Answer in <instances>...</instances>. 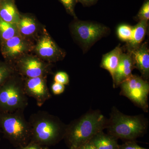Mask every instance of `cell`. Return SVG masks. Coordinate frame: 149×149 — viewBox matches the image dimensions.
<instances>
[{
    "mask_svg": "<svg viewBox=\"0 0 149 149\" xmlns=\"http://www.w3.org/2000/svg\"><path fill=\"white\" fill-rule=\"evenodd\" d=\"M132 56L135 68L141 72L144 80H147L149 77V50L148 43L141 44L139 47L128 52Z\"/></svg>",
    "mask_w": 149,
    "mask_h": 149,
    "instance_id": "13",
    "label": "cell"
},
{
    "mask_svg": "<svg viewBox=\"0 0 149 149\" xmlns=\"http://www.w3.org/2000/svg\"><path fill=\"white\" fill-rule=\"evenodd\" d=\"M16 25L20 36L35 43L45 27L34 15L29 13H20V18Z\"/></svg>",
    "mask_w": 149,
    "mask_h": 149,
    "instance_id": "12",
    "label": "cell"
},
{
    "mask_svg": "<svg viewBox=\"0 0 149 149\" xmlns=\"http://www.w3.org/2000/svg\"><path fill=\"white\" fill-rule=\"evenodd\" d=\"M47 77L24 78L25 94L27 96L35 99L39 107H42L52 97L47 84Z\"/></svg>",
    "mask_w": 149,
    "mask_h": 149,
    "instance_id": "11",
    "label": "cell"
},
{
    "mask_svg": "<svg viewBox=\"0 0 149 149\" xmlns=\"http://www.w3.org/2000/svg\"><path fill=\"white\" fill-rule=\"evenodd\" d=\"M28 104L24 78L17 72L0 87V113L24 110Z\"/></svg>",
    "mask_w": 149,
    "mask_h": 149,
    "instance_id": "5",
    "label": "cell"
},
{
    "mask_svg": "<svg viewBox=\"0 0 149 149\" xmlns=\"http://www.w3.org/2000/svg\"><path fill=\"white\" fill-rule=\"evenodd\" d=\"M18 34L16 24L9 23L0 18V43Z\"/></svg>",
    "mask_w": 149,
    "mask_h": 149,
    "instance_id": "19",
    "label": "cell"
},
{
    "mask_svg": "<svg viewBox=\"0 0 149 149\" xmlns=\"http://www.w3.org/2000/svg\"><path fill=\"white\" fill-rule=\"evenodd\" d=\"M119 149H148L143 148L138 145L134 141H127L119 145Z\"/></svg>",
    "mask_w": 149,
    "mask_h": 149,
    "instance_id": "25",
    "label": "cell"
},
{
    "mask_svg": "<svg viewBox=\"0 0 149 149\" xmlns=\"http://www.w3.org/2000/svg\"><path fill=\"white\" fill-rule=\"evenodd\" d=\"M137 21H148L149 19V0H145L138 14L135 17Z\"/></svg>",
    "mask_w": 149,
    "mask_h": 149,
    "instance_id": "22",
    "label": "cell"
},
{
    "mask_svg": "<svg viewBox=\"0 0 149 149\" xmlns=\"http://www.w3.org/2000/svg\"><path fill=\"white\" fill-rule=\"evenodd\" d=\"M148 21H140L136 25L133 27L132 37L126 45L127 52L135 49L142 44L146 34Z\"/></svg>",
    "mask_w": 149,
    "mask_h": 149,
    "instance_id": "17",
    "label": "cell"
},
{
    "mask_svg": "<svg viewBox=\"0 0 149 149\" xmlns=\"http://www.w3.org/2000/svg\"><path fill=\"white\" fill-rule=\"evenodd\" d=\"M24 110L0 113V128L5 138L15 148L26 146L31 140L30 126L24 116Z\"/></svg>",
    "mask_w": 149,
    "mask_h": 149,
    "instance_id": "4",
    "label": "cell"
},
{
    "mask_svg": "<svg viewBox=\"0 0 149 149\" xmlns=\"http://www.w3.org/2000/svg\"><path fill=\"white\" fill-rule=\"evenodd\" d=\"M20 17L15 0H3L0 4V18L9 23L16 24Z\"/></svg>",
    "mask_w": 149,
    "mask_h": 149,
    "instance_id": "16",
    "label": "cell"
},
{
    "mask_svg": "<svg viewBox=\"0 0 149 149\" xmlns=\"http://www.w3.org/2000/svg\"><path fill=\"white\" fill-rule=\"evenodd\" d=\"M123 53L122 48L119 45L113 50L103 56L100 67L109 72L113 81Z\"/></svg>",
    "mask_w": 149,
    "mask_h": 149,
    "instance_id": "15",
    "label": "cell"
},
{
    "mask_svg": "<svg viewBox=\"0 0 149 149\" xmlns=\"http://www.w3.org/2000/svg\"><path fill=\"white\" fill-rule=\"evenodd\" d=\"M65 86L60 83L54 82L52 86V90L54 94L55 95H60L64 92Z\"/></svg>",
    "mask_w": 149,
    "mask_h": 149,
    "instance_id": "26",
    "label": "cell"
},
{
    "mask_svg": "<svg viewBox=\"0 0 149 149\" xmlns=\"http://www.w3.org/2000/svg\"><path fill=\"white\" fill-rule=\"evenodd\" d=\"M32 53L50 63L62 60L66 56L65 51L58 45L45 27L35 42Z\"/></svg>",
    "mask_w": 149,
    "mask_h": 149,
    "instance_id": "9",
    "label": "cell"
},
{
    "mask_svg": "<svg viewBox=\"0 0 149 149\" xmlns=\"http://www.w3.org/2000/svg\"><path fill=\"white\" fill-rule=\"evenodd\" d=\"M77 149H98L91 142L89 141Z\"/></svg>",
    "mask_w": 149,
    "mask_h": 149,
    "instance_id": "29",
    "label": "cell"
},
{
    "mask_svg": "<svg viewBox=\"0 0 149 149\" xmlns=\"http://www.w3.org/2000/svg\"><path fill=\"white\" fill-rule=\"evenodd\" d=\"M42 149H48L47 147H45V148H43Z\"/></svg>",
    "mask_w": 149,
    "mask_h": 149,
    "instance_id": "30",
    "label": "cell"
},
{
    "mask_svg": "<svg viewBox=\"0 0 149 149\" xmlns=\"http://www.w3.org/2000/svg\"><path fill=\"white\" fill-rule=\"evenodd\" d=\"M135 65L131 54L128 52L127 53H123L115 73L114 80L113 81V88L119 87L120 84L132 74Z\"/></svg>",
    "mask_w": 149,
    "mask_h": 149,
    "instance_id": "14",
    "label": "cell"
},
{
    "mask_svg": "<svg viewBox=\"0 0 149 149\" xmlns=\"http://www.w3.org/2000/svg\"><path fill=\"white\" fill-rule=\"evenodd\" d=\"M148 127V120L144 116L126 115L113 107L106 128L108 134L116 139L131 141L143 136Z\"/></svg>",
    "mask_w": 149,
    "mask_h": 149,
    "instance_id": "3",
    "label": "cell"
},
{
    "mask_svg": "<svg viewBox=\"0 0 149 149\" xmlns=\"http://www.w3.org/2000/svg\"><path fill=\"white\" fill-rule=\"evenodd\" d=\"M42 148L43 147L39 144L30 142L26 146L17 147L15 149H42Z\"/></svg>",
    "mask_w": 149,
    "mask_h": 149,
    "instance_id": "27",
    "label": "cell"
},
{
    "mask_svg": "<svg viewBox=\"0 0 149 149\" xmlns=\"http://www.w3.org/2000/svg\"><path fill=\"white\" fill-rule=\"evenodd\" d=\"M107 119L98 110L91 111L66 125L64 138L69 149H77L106 128Z\"/></svg>",
    "mask_w": 149,
    "mask_h": 149,
    "instance_id": "1",
    "label": "cell"
},
{
    "mask_svg": "<svg viewBox=\"0 0 149 149\" xmlns=\"http://www.w3.org/2000/svg\"><path fill=\"white\" fill-rule=\"evenodd\" d=\"M62 4L68 14L77 19L76 14L74 12V8L77 3V0H58Z\"/></svg>",
    "mask_w": 149,
    "mask_h": 149,
    "instance_id": "23",
    "label": "cell"
},
{
    "mask_svg": "<svg viewBox=\"0 0 149 149\" xmlns=\"http://www.w3.org/2000/svg\"><path fill=\"white\" fill-rule=\"evenodd\" d=\"M91 141L98 149H119L117 139L103 131L96 134Z\"/></svg>",
    "mask_w": 149,
    "mask_h": 149,
    "instance_id": "18",
    "label": "cell"
},
{
    "mask_svg": "<svg viewBox=\"0 0 149 149\" xmlns=\"http://www.w3.org/2000/svg\"><path fill=\"white\" fill-rule=\"evenodd\" d=\"M31 140L43 146H54L64 138L66 125L58 117L40 111L30 116L28 120Z\"/></svg>",
    "mask_w": 149,
    "mask_h": 149,
    "instance_id": "2",
    "label": "cell"
},
{
    "mask_svg": "<svg viewBox=\"0 0 149 149\" xmlns=\"http://www.w3.org/2000/svg\"><path fill=\"white\" fill-rule=\"evenodd\" d=\"M77 3H80L84 7H90L95 5L98 0H77Z\"/></svg>",
    "mask_w": 149,
    "mask_h": 149,
    "instance_id": "28",
    "label": "cell"
},
{
    "mask_svg": "<svg viewBox=\"0 0 149 149\" xmlns=\"http://www.w3.org/2000/svg\"><path fill=\"white\" fill-rule=\"evenodd\" d=\"M70 30L74 40L84 52L88 51L99 40L110 32L109 27L94 22L74 19L70 23Z\"/></svg>",
    "mask_w": 149,
    "mask_h": 149,
    "instance_id": "6",
    "label": "cell"
},
{
    "mask_svg": "<svg viewBox=\"0 0 149 149\" xmlns=\"http://www.w3.org/2000/svg\"><path fill=\"white\" fill-rule=\"evenodd\" d=\"M3 1V0H0V4H1V3Z\"/></svg>",
    "mask_w": 149,
    "mask_h": 149,
    "instance_id": "31",
    "label": "cell"
},
{
    "mask_svg": "<svg viewBox=\"0 0 149 149\" xmlns=\"http://www.w3.org/2000/svg\"><path fill=\"white\" fill-rule=\"evenodd\" d=\"M133 27L127 24H121L117 28V34L120 40L124 42H129L132 37Z\"/></svg>",
    "mask_w": 149,
    "mask_h": 149,
    "instance_id": "21",
    "label": "cell"
},
{
    "mask_svg": "<svg viewBox=\"0 0 149 149\" xmlns=\"http://www.w3.org/2000/svg\"><path fill=\"white\" fill-rule=\"evenodd\" d=\"M16 73L13 64L0 61V87Z\"/></svg>",
    "mask_w": 149,
    "mask_h": 149,
    "instance_id": "20",
    "label": "cell"
},
{
    "mask_svg": "<svg viewBox=\"0 0 149 149\" xmlns=\"http://www.w3.org/2000/svg\"><path fill=\"white\" fill-rule=\"evenodd\" d=\"M119 86L120 95L127 97L144 111H148L149 84L147 80L131 74Z\"/></svg>",
    "mask_w": 149,
    "mask_h": 149,
    "instance_id": "7",
    "label": "cell"
},
{
    "mask_svg": "<svg viewBox=\"0 0 149 149\" xmlns=\"http://www.w3.org/2000/svg\"><path fill=\"white\" fill-rule=\"evenodd\" d=\"M54 82L67 85L69 83V77L66 72L60 71L57 72L54 77Z\"/></svg>",
    "mask_w": 149,
    "mask_h": 149,
    "instance_id": "24",
    "label": "cell"
},
{
    "mask_svg": "<svg viewBox=\"0 0 149 149\" xmlns=\"http://www.w3.org/2000/svg\"><path fill=\"white\" fill-rule=\"evenodd\" d=\"M32 53L22 56L13 63L17 74L23 78H27L47 76L52 73V64Z\"/></svg>",
    "mask_w": 149,
    "mask_h": 149,
    "instance_id": "8",
    "label": "cell"
},
{
    "mask_svg": "<svg viewBox=\"0 0 149 149\" xmlns=\"http://www.w3.org/2000/svg\"><path fill=\"white\" fill-rule=\"evenodd\" d=\"M35 44L18 34L0 43L1 53L5 61L12 63L22 56L32 53Z\"/></svg>",
    "mask_w": 149,
    "mask_h": 149,
    "instance_id": "10",
    "label": "cell"
}]
</instances>
